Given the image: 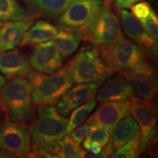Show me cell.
Masks as SVG:
<instances>
[{
    "mask_svg": "<svg viewBox=\"0 0 158 158\" xmlns=\"http://www.w3.org/2000/svg\"><path fill=\"white\" fill-rule=\"evenodd\" d=\"M6 118H7V115H6L5 110H3V108H2L1 105H0V121H1V120L6 119Z\"/></svg>",
    "mask_w": 158,
    "mask_h": 158,
    "instance_id": "33",
    "label": "cell"
},
{
    "mask_svg": "<svg viewBox=\"0 0 158 158\" xmlns=\"http://www.w3.org/2000/svg\"><path fill=\"white\" fill-rule=\"evenodd\" d=\"M0 149L14 157H29L31 151L30 128L25 122L8 118L0 121Z\"/></svg>",
    "mask_w": 158,
    "mask_h": 158,
    "instance_id": "7",
    "label": "cell"
},
{
    "mask_svg": "<svg viewBox=\"0 0 158 158\" xmlns=\"http://www.w3.org/2000/svg\"><path fill=\"white\" fill-rule=\"evenodd\" d=\"M0 157H13L9 153L6 152L4 150L0 149Z\"/></svg>",
    "mask_w": 158,
    "mask_h": 158,
    "instance_id": "34",
    "label": "cell"
},
{
    "mask_svg": "<svg viewBox=\"0 0 158 158\" xmlns=\"http://www.w3.org/2000/svg\"><path fill=\"white\" fill-rule=\"evenodd\" d=\"M102 147L98 145V144H92V145L90 146V148L89 150H90L91 152L94 154V155H97V154L100 153V152L102 151Z\"/></svg>",
    "mask_w": 158,
    "mask_h": 158,
    "instance_id": "32",
    "label": "cell"
},
{
    "mask_svg": "<svg viewBox=\"0 0 158 158\" xmlns=\"http://www.w3.org/2000/svg\"><path fill=\"white\" fill-rule=\"evenodd\" d=\"M143 152L141 134L137 135L116 150L110 157L114 158H135Z\"/></svg>",
    "mask_w": 158,
    "mask_h": 158,
    "instance_id": "25",
    "label": "cell"
},
{
    "mask_svg": "<svg viewBox=\"0 0 158 158\" xmlns=\"http://www.w3.org/2000/svg\"><path fill=\"white\" fill-rule=\"evenodd\" d=\"M84 150L76 143L69 134H66L62 140L58 141V149L56 157L78 158L81 157Z\"/></svg>",
    "mask_w": 158,
    "mask_h": 158,
    "instance_id": "24",
    "label": "cell"
},
{
    "mask_svg": "<svg viewBox=\"0 0 158 158\" xmlns=\"http://www.w3.org/2000/svg\"><path fill=\"white\" fill-rule=\"evenodd\" d=\"M67 65L76 84L103 82L114 73L98 46L83 47Z\"/></svg>",
    "mask_w": 158,
    "mask_h": 158,
    "instance_id": "5",
    "label": "cell"
},
{
    "mask_svg": "<svg viewBox=\"0 0 158 158\" xmlns=\"http://www.w3.org/2000/svg\"><path fill=\"white\" fill-rule=\"evenodd\" d=\"M31 70L29 60L19 49L13 48L0 54V73L7 78H27Z\"/></svg>",
    "mask_w": 158,
    "mask_h": 158,
    "instance_id": "17",
    "label": "cell"
},
{
    "mask_svg": "<svg viewBox=\"0 0 158 158\" xmlns=\"http://www.w3.org/2000/svg\"><path fill=\"white\" fill-rule=\"evenodd\" d=\"M124 75L130 78L139 98L148 101L152 100L157 89V77L155 69L147 60L136 65Z\"/></svg>",
    "mask_w": 158,
    "mask_h": 158,
    "instance_id": "11",
    "label": "cell"
},
{
    "mask_svg": "<svg viewBox=\"0 0 158 158\" xmlns=\"http://www.w3.org/2000/svg\"><path fill=\"white\" fill-rule=\"evenodd\" d=\"M102 82L84 83L70 88L58 100L56 109L63 116H69L71 112L89 99L94 98L100 85Z\"/></svg>",
    "mask_w": 158,
    "mask_h": 158,
    "instance_id": "13",
    "label": "cell"
},
{
    "mask_svg": "<svg viewBox=\"0 0 158 158\" xmlns=\"http://www.w3.org/2000/svg\"><path fill=\"white\" fill-rule=\"evenodd\" d=\"M36 20L31 16L15 21H5L0 27V52L15 48L22 40L23 37Z\"/></svg>",
    "mask_w": 158,
    "mask_h": 158,
    "instance_id": "16",
    "label": "cell"
},
{
    "mask_svg": "<svg viewBox=\"0 0 158 158\" xmlns=\"http://www.w3.org/2000/svg\"><path fill=\"white\" fill-rule=\"evenodd\" d=\"M103 4L102 0H74L59 16V26L77 30L89 22Z\"/></svg>",
    "mask_w": 158,
    "mask_h": 158,
    "instance_id": "10",
    "label": "cell"
},
{
    "mask_svg": "<svg viewBox=\"0 0 158 158\" xmlns=\"http://www.w3.org/2000/svg\"><path fill=\"white\" fill-rule=\"evenodd\" d=\"M27 78L32 84L31 99L37 106H54L74 84L68 65L50 76L31 70Z\"/></svg>",
    "mask_w": 158,
    "mask_h": 158,
    "instance_id": "3",
    "label": "cell"
},
{
    "mask_svg": "<svg viewBox=\"0 0 158 158\" xmlns=\"http://www.w3.org/2000/svg\"><path fill=\"white\" fill-rule=\"evenodd\" d=\"M139 21L149 36L157 40L158 37V18L155 12L152 10L147 18Z\"/></svg>",
    "mask_w": 158,
    "mask_h": 158,
    "instance_id": "27",
    "label": "cell"
},
{
    "mask_svg": "<svg viewBox=\"0 0 158 158\" xmlns=\"http://www.w3.org/2000/svg\"><path fill=\"white\" fill-rule=\"evenodd\" d=\"M102 151L99 154L97 155H94L92 152H89L84 151L82 154L81 157H86V158H105L110 157L112 154L114 152V148L113 144H112L111 139L108 141V143L106 144L105 147L102 148Z\"/></svg>",
    "mask_w": 158,
    "mask_h": 158,
    "instance_id": "30",
    "label": "cell"
},
{
    "mask_svg": "<svg viewBox=\"0 0 158 158\" xmlns=\"http://www.w3.org/2000/svg\"><path fill=\"white\" fill-rule=\"evenodd\" d=\"M135 89L126 75L118 73L107 81L100 89L96 97L99 103L112 101H124L135 98Z\"/></svg>",
    "mask_w": 158,
    "mask_h": 158,
    "instance_id": "12",
    "label": "cell"
},
{
    "mask_svg": "<svg viewBox=\"0 0 158 158\" xmlns=\"http://www.w3.org/2000/svg\"><path fill=\"white\" fill-rule=\"evenodd\" d=\"M74 0H26L31 7L51 19L60 16Z\"/></svg>",
    "mask_w": 158,
    "mask_h": 158,
    "instance_id": "21",
    "label": "cell"
},
{
    "mask_svg": "<svg viewBox=\"0 0 158 158\" xmlns=\"http://www.w3.org/2000/svg\"><path fill=\"white\" fill-rule=\"evenodd\" d=\"M120 19L124 33L147 53L148 56L157 55V40L152 38L138 19L126 10L120 12Z\"/></svg>",
    "mask_w": 158,
    "mask_h": 158,
    "instance_id": "14",
    "label": "cell"
},
{
    "mask_svg": "<svg viewBox=\"0 0 158 158\" xmlns=\"http://www.w3.org/2000/svg\"><path fill=\"white\" fill-rule=\"evenodd\" d=\"M2 22H1V21H0V27H1V26H2Z\"/></svg>",
    "mask_w": 158,
    "mask_h": 158,
    "instance_id": "36",
    "label": "cell"
},
{
    "mask_svg": "<svg viewBox=\"0 0 158 158\" xmlns=\"http://www.w3.org/2000/svg\"><path fill=\"white\" fill-rule=\"evenodd\" d=\"M31 15L17 0H0V21H15Z\"/></svg>",
    "mask_w": 158,
    "mask_h": 158,
    "instance_id": "22",
    "label": "cell"
},
{
    "mask_svg": "<svg viewBox=\"0 0 158 158\" xmlns=\"http://www.w3.org/2000/svg\"><path fill=\"white\" fill-rule=\"evenodd\" d=\"M139 134H141L139 126L135 119L129 115L123 118L116 125L111 137L114 149H118Z\"/></svg>",
    "mask_w": 158,
    "mask_h": 158,
    "instance_id": "20",
    "label": "cell"
},
{
    "mask_svg": "<svg viewBox=\"0 0 158 158\" xmlns=\"http://www.w3.org/2000/svg\"><path fill=\"white\" fill-rule=\"evenodd\" d=\"M57 32L58 29L54 25L43 20H38L26 31L19 45L21 46H26L48 42Z\"/></svg>",
    "mask_w": 158,
    "mask_h": 158,
    "instance_id": "18",
    "label": "cell"
},
{
    "mask_svg": "<svg viewBox=\"0 0 158 158\" xmlns=\"http://www.w3.org/2000/svg\"><path fill=\"white\" fill-rule=\"evenodd\" d=\"M96 130L98 129L96 127H94V125L86 123L85 124H83L81 127H77L76 128H75L73 131H71L68 134L76 143L80 145L85 138L87 137L89 134Z\"/></svg>",
    "mask_w": 158,
    "mask_h": 158,
    "instance_id": "28",
    "label": "cell"
},
{
    "mask_svg": "<svg viewBox=\"0 0 158 158\" xmlns=\"http://www.w3.org/2000/svg\"><path fill=\"white\" fill-rule=\"evenodd\" d=\"M131 10V13L138 20L143 19L147 18L150 12L152 10L151 5L147 2H141L130 7Z\"/></svg>",
    "mask_w": 158,
    "mask_h": 158,
    "instance_id": "29",
    "label": "cell"
},
{
    "mask_svg": "<svg viewBox=\"0 0 158 158\" xmlns=\"http://www.w3.org/2000/svg\"><path fill=\"white\" fill-rule=\"evenodd\" d=\"M132 100L101 103L98 109L87 118L86 123L92 124L98 129L104 128L108 130L113 135L118 122L130 114Z\"/></svg>",
    "mask_w": 158,
    "mask_h": 158,
    "instance_id": "9",
    "label": "cell"
},
{
    "mask_svg": "<svg viewBox=\"0 0 158 158\" xmlns=\"http://www.w3.org/2000/svg\"><path fill=\"white\" fill-rule=\"evenodd\" d=\"M97 46L112 71L118 73H127L149 56L141 47L124 37L117 42Z\"/></svg>",
    "mask_w": 158,
    "mask_h": 158,
    "instance_id": "6",
    "label": "cell"
},
{
    "mask_svg": "<svg viewBox=\"0 0 158 158\" xmlns=\"http://www.w3.org/2000/svg\"><path fill=\"white\" fill-rule=\"evenodd\" d=\"M31 67L42 73L53 74L62 64V56L50 41L35 46L29 58Z\"/></svg>",
    "mask_w": 158,
    "mask_h": 158,
    "instance_id": "15",
    "label": "cell"
},
{
    "mask_svg": "<svg viewBox=\"0 0 158 158\" xmlns=\"http://www.w3.org/2000/svg\"><path fill=\"white\" fill-rule=\"evenodd\" d=\"M142 0H116V6L118 8H130L132 5L139 2Z\"/></svg>",
    "mask_w": 158,
    "mask_h": 158,
    "instance_id": "31",
    "label": "cell"
},
{
    "mask_svg": "<svg viewBox=\"0 0 158 158\" xmlns=\"http://www.w3.org/2000/svg\"><path fill=\"white\" fill-rule=\"evenodd\" d=\"M32 84L21 77L10 78L0 92V105L9 120L25 122L35 116L31 99Z\"/></svg>",
    "mask_w": 158,
    "mask_h": 158,
    "instance_id": "2",
    "label": "cell"
},
{
    "mask_svg": "<svg viewBox=\"0 0 158 158\" xmlns=\"http://www.w3.org/2000/svg\"><path fill=\"white\" fill-rule=\"evenodd\" d=\"M81 39L76 31L59 27L58 32L51 40L56 50L63 58L72 56L78 50Z\"/></svg>",
    "mask_w": 158,
    "mask_h": 158,
    "instance_id": "19",
    "label": "cell"
},
{
    "mask_svg": "<svg viewBox=\"0 0 158 158\" xmlns=\"http://www.w3.org/2000/svg\"><path fill=\"white\" fill-rule=\"evenodd\" d=\"M68 119L53 106H38L30 128L31 150H43L56 157L58 141L66 135Z\"/></svg>",
    "mask_w": 158,
    "mask_h": 158,
    "instance_id": "1",
    "label": "cell"
},
{
    "mask_svg": "<svg viewBox=\"0 0 158 158\" xmlns=\"http://www.w3.org/2000/svg\"><path fill=\"white\" fill-rule=\"evenodd\" d=\"M96 104L95 99L92 98L75 108L70 113V117L68 119L66 127V134L70 133L75 128L80 126L94 109Z\"/></svg>",
    "mask_w": 158,
    "mask_h": 158,
    "instance_id": "23",
    "label": "cell"
},
{
    "mask_svg": "<svg viewBox=\"0 0 158 158\" xmlns=\"http://www.w3.org/2000/svg\"><path fill=\"white\" fill-rule=\"evenodd\" d=\"M111 136L112 135L108 130L104 128L96 130L89 134L87 137L83 141V147L85 149L89 150L92 144H98L103 148L111 139Z\"/></svg>",
    "mask_w": 158,
    "mask_h": 158,
    "instance_id": "26",
    "label": "cell"
},
{
    "mask_svg": "<svg viewBox=\"0 0 158 158\" xmlns=\"http://www.w3.org/2000/svg\"><path fill=\"white\" fill-rule=\"evenodd\" d=\"M74 31L81 40L95 45L115 43L124 38L119 19L108 4H103L89 22Z\"/></svg>",
    "mask_w": 158,
    "mask_h": 158,
    "instance_id": "4",
    "label": "cell"
},
{
    "mask_svg": "<svg viewBox=\"0 0 158 158\" xmlns=\"http://www.w3.org/2000/svg\"><path fill=\"white\" fill-rule=\"evenodd\" d=\"M5 82H6V81H5V77H4L2 75L0 74V92H1L2 89L4 85H5Z\"/></svg>",
    "mask_w": 158,
    "mask_h": 158,
    "instance_id": "35",
    "label": "cell"
},
{
    "mask_svg": "<svg viewBox=\"0 0 158 158\" xmlns=\"http://www.w3.org/2000/svg\"><path fill=\"white\" fill-rule=\"evenodd\" d=\"M130 114L140 128L143 152L155 141V126L157 124L156 108L148 100L137 98L132 100Z\"/></svg>",
    "mask_w": 158,
    "mask_h": 158,
    "instance_id": "8",
    "label": "cell"
}]
</instances>
